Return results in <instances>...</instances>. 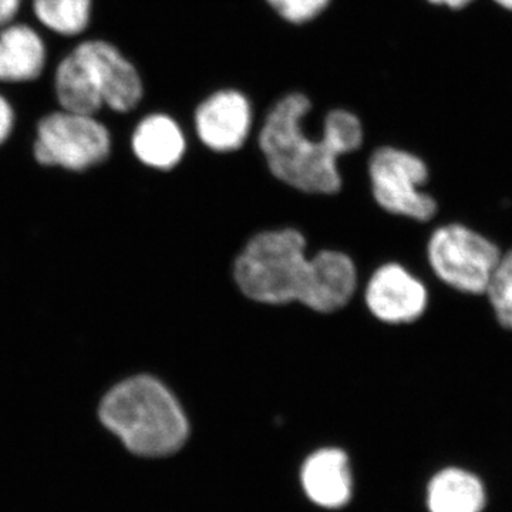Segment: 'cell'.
Instances as JSON below:
<instances>
[{
	"label": "cell",
	"instance_id": "1",
	"mask_svg": "<svg viewBox=\"0 0 512 512\" xmlns=\"http://www.w3.org/2000/svg\"><path fill=\"white\" fill-rule=\"evenodd\" d=\"M305 247V237L296 229L261 232L235 261V282L255 302H299L320 313L339 311L355 293V264L336 251L306 258Z\"/></svg>",
	"mask_w": 512,
	"mask_h": 512
},
{
	"label": "cell",
	"instance_id": "2",
	"mask_svg": "<svg viewBox=\"0 0 512 512\" xmlns=\"http://www.w3.org/2000/svg\"><path fill=\"white\" fill-rule=\"evenodd\" d=\"M312 109L301 90L276 100L262 124L259 148L282 183L308 194H336L342 187L338 158L362 147L365 130L357 114L340 107L326 114L322 133L313 138L305 130Z\"/></svg>",
	"mask_w": 512,
	"mask_h": 512
},
{
	"label": "cell",
	"instance_id": "3",
	"mask_svg": "<svg viewBox=\"0 0 512 512\" xmlns=\"http://www.w3.org/2000/svg\"><path fill=\"white\" fill-rule=\"evenodd\" d=\"M97 419L128 454L140 458L177 453L190 430L174 394L147 375L123 380L104 394Z\"/></svg>",
	"mask_w": 512,
	"mask_h": 512
},
{
	"label": "cell",
	"instance_id": "4",
	"mask_svg": "<svg viewBox=\"0 0 512 512\" xmlns=\"http://www.w3.org/2000/svg\"><path fill=\"white\" fill-rule=\"evenodd\" d=\"M56 99L63 110L96 116L104 107L116 113L136 110L146 94L136 64L104 39H87L57 64Z\"/></svg>",
	"mask_w": 512,
	"mask_h": 512
},
{
	"label": "cell",
	"instance_id": "5",
	"mask_svg": "<svg viewBox=\"0 0 512 512\" xmlns=\"http://www.w3.org/2000/svg\"><path fill=\"white\" fill-rule=\"evenodd\" d=\"M503 252L491 239L461 224L437 228L427 258L443 284L468 295H484Z\"/></svg>",
	"mask_w": 512,
	"mask_h": 512
},
{
	"label": "cell",
	"instance_id": "6",
	"mask_svg": "<svg viewBox=\"0 0 512 512\" xmlns=\"http://www.w3.org/2000/svg\"><path fill=\"white\" fill-rule=\"evenodd\" d=\"M110 151V131L89 114L62 109L37 124L35 157L40 164L83 171L103 163Z\"/></svg>",
	"mask_w": 512,
	"mask_h": 512
},
{
	"label": "cell",
	"instance_id": "7",
	"mask_svg": "<svg viewBox=\"0 0 512 512\" xmlns=\"http://www.w3.org/2000/svg\"><path fill=\"white\" fill-rule=\"evenodd\" d=\"M370 183L383 210L410 220L427 222L437 214V202L421 190L429 168L420 157L396 147H380L369 160Z\"/></svg>",
	"mask_w": 512,
	"mask_h": 512
},
{
	"label": "cell",
	"instance_id": "8",
	"mask_svg": "<svg viewBox=\"0 0 512 512\" xmlns=\"http://www.w3.org/2000/svg\"><path fill=\"white\" fill-rule=\"evenodd\" d=\"M252 121L251 100L235 87L215 90L195 107L197 136L215 153H231L244 146L251 133Z\"/></svg>",
	"mask_w": 512,
	"mask_h": 512
},
{
	"label": "cell",
	"instance_id": "9",
	"mask_svg": "<svg viewBox=\"0 0 512 512\" xmlns=\"http://www.w3.org/2000/svg\"><path fill=\"white\" fill-rule=\"evenodd\" d=\"M366 303L375 318L390 325H403L423 316L429 305V292L402 265L387 264L370 278Z\"/></svg>",
	"mask_w": 512,
	"mask_h": 512
},
{
	"label": "cell",
	"instance_id": "10",
	"mask_svg": "<svg viewBox=\"0 0 512 512\" xmlns=\"http://www.w3.org/2000/svg\"><path fill=\"white\" fill-rule=\"evenodd\" d=\"M426 505L429 512H485L490 491L476 470L456 464L440 468L431 476Z\"/></svg>",
	"mask_w": 512,
	"mask_h": 512
},
{
	"label": "cell",
	"instance_id": "11",
	"mask_svg": "<svg viewBox=\"0 0 512 512\" xmlns=\"http://www.w3.org/2000/svg\"><path fill=\"white\" fill-rule=\"evenodd\" d=\"M46 64V42L35 28L22 22L0 28V83L36 82Z\"/></svg>",
	"mask_w": 512,
	"mask_h": 512
},
{
	"label": "cell",
	"instance_id": "12",
	"mask_svg": "<svg viewBox=\"0 0 512 512\" xmlns=\"http://www.w3.org/2000/svg\"><path fill=\"white\" fill-rule=\"evenodd\" d=\"M302 484L313 503L325 508L342 507L352 495L348 457L336 448L312 454L302 468Z\"/></svg>",
	"mask_w": 512,
	"mask_h": 512
},
{
	"label": "cell",
	"instance_id": "13",
	"mask_svg": "<svg viewBox=\"0 0 512 512\" xmlns=\"http://www.w3.org/2000/svg\"><path fill=\"white\" fill-rule=\"evenodd\" d=\"M131 148L141 163L157 170H171L183 160L187 141L183 128L171 116L154 113L137 124Z\"/></svg>",
	"mask_w": 512,
	"mask_h": 512
},
{
	"label": "cell",
	"instance_id": "14",
	"mask_svg": "<svg viewBox=\"0 0 512 512\" xmlns=\"http://www.w3.org/2000/svg\"><path fill=\"white\" fill-rule=\"evenodd\" d=\"M94 0H32L33 15L55 35L77 37L92 23Z\"/></svg>",
	"mask_w": 512,
	"mask_h": 512
},
{
	"label": "cell",
	"instance_id": "15",
	"mask_svg": "<svg viewBox=\"0 0 512 512\" xmlns=\"http://www.w3.org/2000/svg\"><path fill=\"white\" fill-rule=\"evenodd\" d=\"M485 295L500 325L512 332V249L501 255Z\"/></svg>",
	"mask_w": 512,
	"mask_h": 512
},
{
	"label": "cell",
	"instance_id": "16",
	"mask_svg": "<svg viewBox=\"0 0 512 512\" xmlns=\"http://www.w3.org/2000/svg\"><path fill=\"white\" fill-rule=\"evenodd\" d=\"M266 6L284 23L305 26L328 12L333 0H264Z\"/></svg>",
	"mask_w": 512,
	"mask_h": 512
},
{
	"label": "cell",
	"instance_id": "17",
	"mask_svg": "<svg viewBox=\"0 0 512 512\" xmlns=\"http://www.w3.org/2000/svg\"><path fill=\"white\" fill-rule=\"evenodd\" d=\"M13 126H15V110L10 101L0 94V146L12 134Z\"/></svg>",
	"mask_w": 512,
	"mask_h": 512
},
{
	"label": "cell",
	"instance_id": "18",
	"mask_svg": "<svg viewBox=\"0 0 512 512\" xmlns=\"http://www.w3.org/2000/svg\"><path fill=\"white\" fill-rule=\"evenodd\" d=\"M23 0H0V28L15 22Z\"/></svg>",
	"mask_w": 512,
	"mask_h": 512
},
{
	"label": "cell",
	"instance_id": "19",
	"mask_svg": "<svg viewBox=\"0 0 512 512\" xmlns=\"http://www.w3.org/2000/svg\"><path fill=\"white\" fill-rule=\"evenodd\" d=\"M426 2L434 6H446L448 9H463L473 0H426Z\"/></svg>",
	"mask_w": 512,
	"mask_h": 512
},
{
	"label": "cell",
	"instance_id": "20",
	"mask_svg": "<svg viewBox=\"0 0 512 512\" xmlns=\"http://www.w3.org/2000/svg\"><path fill=\"white\" fill-rule=\"evenodd\" d=\"M494 2L501 8L512 10V0H494Z\"/></svg>",
	"mask_w": 512,
	"mask_h": 512
}]
</instances>
